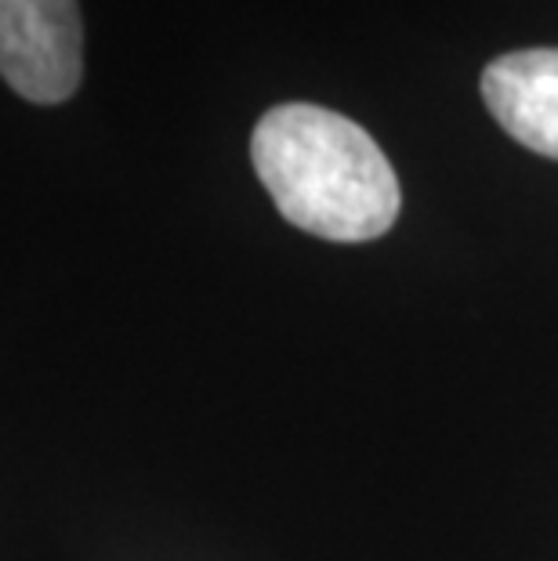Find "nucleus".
<instances>
[{
  "label": "nucleus",
  "mask_w": 558,
  "mask_h": 561,
  "mask_svg": "<svg viewBox=\"0 0 558 561\" xmlns=\"http://www.w3.org/2000/svg\"><path fill=\"white\" fill-rule=\"evenodd\" d=\"M251 160L283 218L319 240L371 243L399 218V178L382 146L323 105L269 110L254 127Z\"/></svg>",
  "instance_id": "1"
},
{
  "label": "nucleus",
  "mask_w": 558,
  "mask_h": 561,
  "mask_svg": "<svg viewBox=\"0 0 558 561\" xmlns=\"http://www.w3.org/2000/svg\"><path fill=\"white\" fill-rule=\"evenodd\" d=\"M0 77L33 105H62L84 80L80 0H0Z\"/></svg>",
  "instance_id": "2"
},
{
  "label": "nucleus",
  "mask_w": 558,
  "mask_h": 561,
  "mask_svg": "<svg viewBox=\"0 0 558 561\" xmlns=\"http://www.w3.org/2000/svg\"><path fill=\"white\" fill-rule=\"evenodd\" d=\"M482 99L519 146L558 160V47L501 55L482 69Z\"/></svg>",
  "instance_id": "3"
}]
</instances>
